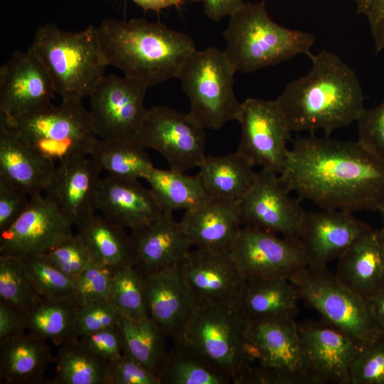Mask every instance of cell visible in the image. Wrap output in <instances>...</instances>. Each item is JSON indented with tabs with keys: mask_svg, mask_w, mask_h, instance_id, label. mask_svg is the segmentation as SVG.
I'll return each mask as SVG.
<instances>
[{
	"mask_svg": "<svg viewBox=\"0 0 384 384\" xmlns=\"http://www.w3.org/2000/svg\"><path fill=\"white\" fill-rule=\"evenodd\" d=\"M278 175L289 192L321 209L379 212L384 205V161L358 140L297 137Z\"/></svg>",
	"mask_w": 384,
	"mask_h": 384,
	"instance_id": "cell-1",
	"label": "cell"
},
{
	"mask_svg": "<svg viewBox=\"0 0 384 384\" xmlns=\"http://www.w3.org/2000/svg\"><path fill=\"white\" fill-rule=\"evenodd\" d=\"M311 68L289 82L276 101L291 132L321 130L325 136L358 120L364 96L353 71L336 54L311 55Z\"/></svg>",
	"mask_w": 384,
	"mask_h": 384,
	"instance_id": "cell-2",
	"label": "cell"
},
{
	"mask_svg": "<svg viewBox=\"0 0 384 384\" xmlns=\"http://www.w3.org/2000/svg\"><path fill=\"white\" fill-rule=\"evenodd\" d=\"M97 31L107 65L148 88L178 78L196 49L188 35L144 18H107L97 26Z\"/></svg>",
	"mask_w": 384,
	"mask_h": 384,
	"instance_id": "cell-3",
	"label": "cell"
},
{
	"mask_svg": "<svg viewBox=\"0 0 384 384\" xmlns=\"http://www.w3.org/2000/svg\"><path fill=\"white\" fill-rule=\"evenodd\" d=\"M176 348L240 384L248 366L247 321L235 302L196 303Z\"/></svg>",
	"mask_w": 384,
	"mask_h": 384,
	"instance_id": "cell-4",
	"label": "cell"
},
{
	"mask_svg": "<svg viewBox=\"0 0 384 384\" xmlns=\"http://www.w3.org/2000/svg\"><path fill=\"white\" fill-rule=\"evenodd\" d=\"M28 50L44 67L62 100L89 97L108 66L94 26L70 32L55 24L42 25Z\"/></svg>",
	"mask_w": 384,
	"mask_h": 384,
	"instance_id": "cell-5",
	"label": "cell"
},
{
	"mask_svg": "<svg viewBox=\"0 0 384 384\" xmlns=\"http://www.w3.org/2000/svg\"><path fill=\"white\" fill-rule=\"evenodd\" d=\"M225 52L236 71L252 73L289 60L297 55L310 57L316 37L275 23L264 1L245 3L230 16L223 31Z\"/></svg>",
	"mask_w": 384,
	"mask_h": 384,
	"instance_id": "cell-6",
	"label": "cell"
},
{
	"mask_svg": "<svg viewBox=\"0 0 384 384\" xmlns=\"http://www.w3.org/2000/svg\"><path fill=\"white\" fill-rule=\"evenodd\" d=\"M289 280L299 299L316 310L323 320L363 345L384 336L370 301L343 285L327 267L306 265Z\"/></svg>",
	"mask_w": 384,
	"mask_h": 384,
	"instance_id": "cell-7",
	"label": "cell"
},
{
	"mask_svg": "<svg viewBox=\"0 0 384 384\" xmlns=\"http://www.w3.org/2000/svg\"><path fill=\"white\" fill-rule=\"evenodd\" d=\"M236 70L225 50L196 49L178 78L190 102L189 113L205 128L218 129L237 120L241 103L235 94Z\"/></svg>",
	"mask_w": 384,
	"mask_h": 384,
	"instance_id": "cell-8",
	"label": "cell"
},
{
	"mask_svg": "<svg viewBox=\"0 0 384 384\" xmlns=\"http://www.w3.org/2000/svg\"><path fill=\"white\" fill-rule=\"evenodd\" d=\"M248 368L240 384H313L295 321H247Z\"/></svg>",
	"mask_w": 384,
	"mask_h": 384,
	"instance_id": "cell-9",
	"label": "cell"
},
{
	"mask_svg": "<svg viewBox=\"0 0 384 384\" xmlns=\"http://www.w3.org/2000/svg\"><path fill=\"white\" fill-rule=\"evenodd\" d=\"M205 129L189 112L156 105L147 109L134 142L159 152L170 169L186 172L206 156Z\"/></svg>",
	"mask_w": 384,
	"mask_h": 384,
	"instance_id": "cell-10",
	"label": "cell"
},
{
	"mask_svg": "<svg viewBox=\"0 0 384 384\" xmlns=\"http://www.w3.org/2000/svg\"><path fill=\"white\" fill-rule=\"evenodd\" d=\"M147 89L125 75H104L89 96V112L97 138L134 142L147 111Z\"/></svg>",
	"mask_w": 384,
	"mask_h": 384,
	"instance_id": "cell-11",
	"label": "cell"
},
{
	"mask_svg": "<svg viewBox=\"0 0 384 384\" xmlns=\"http://www.w3.org/2000/svg\"><path fill=\"white\" fill-rule=\"evenodd\" d=\"M236 121L241 127L237 151L255 167L279 174L287 157L292 132L276 100L245 99Z\"/></svg>",
	"mask_w": 384,
	"mask_h": 384,
	"instance_id": "cell-12",
	"label": "cell"
},
{
	"mask_svg": "<svg viewBox=\"0 0 384 384\" xmlns=\"http://www.w3.org/2000/svg\"><path fill=\"white\" fill-rule=\"evenodd\" d=\"M296 327L313 384H349L351 365L366 345L323 319Z\"/></svg>",
	"mask_w": 384,
	"mask_h": 384,
	"instance_id": "cell-13",
	"label": "cell"
},
{
	"mask_svg": "<svg viewBox=\"0 0 384 384\" xmlns=\"http://www.w3.org/2000/svg\"><path fill=\"white\" fill-rule=\"evenodd\" d=\"M301 201L290 196L277 173L261 169L252 186L240 200L242 225L299 239L306 213Z\"/></svg>",
	"mask_w": 384,
	"mask_h": 384,
	"instance_id": "cell-14",
	"label": "cell"
},
{
	"mask_svg": "<svg viewBox=\"0 0 384 384\" xmlns=\"http://www.w3.org/2000/svg\"><path fill=\"white\" fill-rule=\"evenodd\" d=\"M230 254L245 279H287L307 265L299 239L242 226Z\"/></svg>",
	"mask_w": 384,
	"mask_h": 384,
	"instance_id": "cell-15",
	"label": "cell"
},
{
	"mask_svg": "<svg viewBox=\"0 0 384 384\" xmlns=\"http://www.w3.org/2000/svg\"><path fill=\"white\" fill-rule=\"evenodd\" d=\"M73 225L45 196H31L21 215L0 233V255L23 258L46 253L74 235Z\"/></svg>",
	"mask_w": 384,
	"mask_h": 384,
	"instance_id": "cell-16",
	"label": "cell"
},
{
	"mask_svg": "<svg viewBox=\"0 0 384 384\" xmlns=\"http://www.w3.org/2000/svg\"><path fill=\"white\" fill-rule=\"evenodd\" d=\"M55 92L38 58L16 51L0 68V115L16 118L52 105Z\"/></svg>",
	"mask_w": 384,
	"mask_h": 384,
	"instance_id": "cell-17",
	"label": "cell"
},
{
	"mask_svg": "<svg viewBox=\"0 0 384 384\" xmlns=\"http://www.w3.org/2000/svg\"><path fill=\"white\" fill-rule=\"evenodd\" d=\"M353 213L325 209L306 211L299 240L307 265L327 267L373 228Z\"/></svg>",
	"mask_w": 384,
	"mask_h": 384,
	"instance_id": "cell-18",
	"label": "cell"
},
{
	"mask_svg": "<svg viewBox=\"0 0 384 384\" xmlns=\"http://www.w3.org/2000/svg\"><path fill=\"white\" fill-rule=\"evenodd\" d=\"M178 267L198 304L235 302L245 281L230 252L195 247Z\"/></svg>",
	"mask_w": 384,
	"mask_h": 384,
	"instance_id": "cell-19",
	"label": "cell"
},
{
	"mask_svg": "<svg viewBox=\"0 0 384 384\" xmlns=\"http://www.w3.org/2000/svg\"><path fill=\"white\" fill-rule=\"evenodd\" d=\"M101 172L90 156L60 161L45 191V197L78 226L96 213Z\"/></svg>",
	"mask_w": 384,
	"mask_h": 384,
	"instance_id": "cell-20",
	"label": "cell"
},
{
	"mask_svg": "<svg viewBox=\"0 0 384 384\" xmlns=\"http://www.w3.org/2000/svg\"><path fill=\"white\" fill-rule=\"evenodd\" d=\"M0 120L23 139L94 144L97 139L89 110L80 100H61L58 105H50L16 118L0 115Z\"/></svg>",
	"mask_w": 384,
	"mask_h": 384,
	"instance_id": "cell-21",
	"label": "cell"
},
{
	"mask_svg": "<svg viewBox=\"0 0 384 384\" xmlns=\"http://www.w3.org/2000/svg\"><path fill=\"white\" fill-rule=\"evenodd\" d=\"M143 279L149 317L168 337L174 339L182 331L196 304L178 264Z\"/></svg>",
	"mask_w": 384,
	"mask_h": 384,
	"instance_id": "cell-22",
	"label": "cell"
},
{
	"mask_svg": "<svg viewBox=\"0 0 384 384\" xmlns=\"http://www.w3.org/2000/svg\"><path fill=\"white\" fill-rule=\"evenodd\" d=\"M130 235L134 249V267L142 277L178 264L193 247L171 211L164 210L154 220Z\"/></svg>",
	"mask_w": 384,
	"mask_h": 384,
	"instance_id": "cell-23",
	"label": "cell"
},
{
	"mask_svg": "<svg viewBox=\"0 0 384 384\" xmlns=\"http://www.w3.org/2000/svg\"><path fill=\"white\" fill-rule=\"evenodd\" d=\"M96 206L102 216L131 232L149 224L163 213L151 190L139 180L110 175L100 179Z\"/></svg>",
	"mask_w": 384,
	"mask_h": 384,
	"instance_id": "cell-24",
	"label": "cell"
},
{
	"mask_svg": "<svg viewBox=\"0 0 384 384\" xmlns=\"http://www.w3.org/2000/svg\"><path fill=\"white\" fill-rule=\"evenodd\" d=\"M180 221L193 247L230 252L242 227L240 201L211 196Z\"/></svg>",
	"mask_w": 384,
	"mask_h": 384,
	"instance_id": "cell-25",
	"label": "cell"
},
{
	"mask_svg": "<svg viewBox=\"0 0 384 384\" xmlns=\"http://www.w3.org/2000/svg\"><path fill=\"white\" fill-rule=\"evenodd\" d=\"M338 279L369 299L384 292V234L373 228L357 239L338 259Z\"/></svg>",
	"mask_w": 384,
	"mask_h": 384,
	"instance_id": "cell-26",
	"label": "cell"
},
{
	"mask_svg": "<svg viewBox=\"0 0 384 384\" xmlns=\"http://www.w3.org/2000/svg\"><path fill=\"white\" fill-rule=\"evenodd\" d=\"M55 162L30 146L0 120V178L23 190L30 197L48 187Z\"/></svg>",
	"mask_w": 384,
	"mask_h": 384,
	"instance_id": "cell-27",
	"label": "cell"
},
{
	"mask_svg": "<svg viewBox=\"0 0 384 384\" xmlns=\"http://www.w3.org/2000/svg\"><path fill=\"white\" fill-rule=\"evenodd\" d=\"M299 294L287 279H245L235 303L247 321H295Z\"/></svg>",
	"mask_w": 384,
	"mask_h": 384,
	"instance_id": "cell-28",
	"label": "cell"
},
{
	"mask_svg": "<svg viewBox=\"0 0 384 384\" xmlns=\"http://www.w3.org/2000/svg\"><path fill=\"white\" fill-rule=\"evenodd\" d=\"M46 341L24 331L0 341V378L6 384L46 383L43 374L53 361Z\"/></svg>",
	"mask_w": 384,
	"mask_h": 384,
	"instance_id": "cell-29",
	"label": "cell"
},
{
	"mask_svg": "<svg viewBox=\"0 0 384 384\" xmlns=\"http://www.w3.org/2000/svg\"><path fill=\"white\" fill-rule=\"evenodd\" d=\"M88 247L92 262L114 272L134 266V249L126 229L96 213L76 226Z\"/></svg>",
	"mask_w": 384,
	"mask_h": 384,
	"instance_id": "cell-30",
	"label": "cell"
},
{
	"mask_svg": "<svg viewBox=\"0 0 384 384\" xmlns=\"http://www.w3.org/2000/svg\"><path fill=\"white\" fill-rule=\"evenodd\" d=\"M198 167L208 193L228 199L240 201L257 175L255 166L238 151L223 156H206Z\"/></svg>",
	"mask_w": 384,
	"mask_h": 384,
	"instance_id": "cell-31",
	"label": "cell"
},
{
	"mask_svg": "<svg viewBox=\"0 0 384 384\" xmlns=\"http://www.w3.org/2000/svg\"><path fill=\"white\" fill-rule=\"evenodd\" d=\"M80 306L75 297H41L24 313L26 331L59 346L78 339L76 323Z\"/></svg>",
	"mask_w": 384,
	"mask_h": 384,
	"instance_id": "cell-32",
	"label": "cell"
},
{
	"mask_svg": "<svg viewBox=\"0 0 384 384\" xmlns=\"http://www.w3.org/2000/svg\"><path fill=\"white\" fill-rule=\"evenodd\" d=\"M144 179L149 184L163 211L192 210L211 197L199 174L191 176L171 169L154 166Z\"/></svg>",
	"mask_w": 384,
	"mask_h": 384,
	"instance_id": "cell-33",
	"label": "cell"
},
{
	"mask_svg": "<svg viewBox=\"0 0 384 384\" xmlns=\"http://www.w3.org/2000/svg\"><path fill=\"white\" fill-rule=\"evenodd\" d=\"M119 326L123 353L159 377L168 353L163 329L150 317L134 320L122 316Z\"/></svg>",
	"mask_w": 384,
	"mask_h": 384,
	"instance_id": "cell-34",
	"label": "cell"
},
{
	"mask_svg": "<svg viewBox=\"0 0 384 384\" xmlns=\"http://www.w3.org/2000/svg\"><path fill=\"white\" fill-rule=\"evenodd\" d=\"M90 156L102 171L119 178L144 179L154 167L145 149L134 142L97 138Z\"/></svg>",
	"mask_w": 384,
	"mask_h": 384,
	"instance_id": "cell-35",
	"label": "cell"
},
{
	"mask_svg": "<svg viewBox=\"0 0 384 384\" xmlns=\"http://www.w3.org/2000/svg\"><path fill=\"white\" fill-rule=\"evenodd\" d=\"M53 361L55 377L48 384H106L108 361L73 339L60 346Z\"/></svg>",
	"mask_w": 384,
	"mask_h": 384,
	"instance_id": "cell-36",
	"label": "cell"
},
{
	"mask_svg": "<svg viewBox=\"0 0 384 384\" xmlns=\"http://www.w3.org/2000/svg\"><path fill=\"white\" fill-rule=\"evenodd\" d=\"M41 298L28 277L23 260L0 255V302L24 314Z\"/></svg>",
	"mask_w": 384,
	"mask_h": 384,
	"instance_id": "cell-37",
	"label": "cell"
},
{
	"mask_svg": "<svg viewBox=\"0 0 384 384\" xmlns=\"http://www.w3.org/2000/svg\"><path fill=\"white\" fill-rule=\"evenodd\" d=\"M109 300L124 317L134 320L149 317L144 279L133 265L123 267L114 273Z\"/></svg>",
	"mask_w": 384,
	"mask_h": 384,
	"instance_id": "cell-38",
	"label": "cell"
},
{
	"mask_svg": "<svg viewBox=\"0 0 384 384\" xmlns=\"http://www.w3.org/2000/svg\"><path fill=\"white\" fill-rule=\"evenodd\" d=\"M161 384H230L224 375L174 347L159 374Z\"/></svg>",
	"mask_w": 384,
	"mask_h": 384,
	"instance_id": "cell-39",
	"label": "cell"
},
{
	"mask_svg": "<svg viewBox=\"0 0 384 384\" xmlns=\"http://www.w3.org/2000/svg\"><path fill=\"white\" fill-rule=\"evenodd\" d=\"M21 259L33 288L41 297H75L74 280L54 267L44 253Z\"/></svg>",
	"mask_w": 384,
	"mask_h": 384,
	"instance_id": "cell-40",
	"label": "cell"
},
{
	"mask_svg": "<svg viewBox=\"0 0 384 384\" xmlns=\"http://www.w3.org/2000/svg\"><path fill=\"white\" fill-rule=\"evenodd\" d=\"M44 254L54 267L73 280L92 262L88 247L78 233Z\"/></svg>",
	"mask_w": 384,
	"mask_h": 384,
	"instance_id": "cell-41",
	"label": "cell"
},
{
	"mask_svg": "<svg viewBox=\"0 0 384 384\" xmlns=\"http://www.w3.org/2000/svg\"><path fill=\"white\" fill-rule=\"evenodd\" d=\"M349 384H384V336L366 345L353 361Z\"/></svg>",
	"mask_w": 384,
	"mask_h": 384,
	"instance_id": "cell-42",
	"label": "cell"
},
{
	"mask_svg": "<svg viewBox=\"0 0 384 384\" xmlns=\"http://www.w3.org/2000/svg\"><path fill=\"white\" fill-rule=\"evenodd\" d=\"M122 315L109 299L80 304L76 323L78 338L111 326H119Z\"/></svg>",
	"mask_w": 384,
	"mask_h": 384,
	"instance_id": "cell-43",
	"label": "cell"
},
{
	"mask_svg": "<svg viewBox=\"0 0 384 384\" xmlns=\"http://www.w3.org/2000/svg\"><path fill=\"white\" fill-rule=\"evenodd\" d=\"M111 270L92 262L75 279V298L80 304L109 299L114 275Z\"/></svg>",
	"mask_w": 384,
	"mask_h": 384,
	"instance_id": "cell-44",
	"label": "cell"
},
{
	"mask_svg": "<svg viewBox=\"0 0 384 384\" xmlns=\"http://www.w3.org/2000/svg\"><path fill=\"white\" fill-rule=\"evenodd\" d=\"M106 384H161L160 378L122 353L108 361Z\"/></svg>",
	"mask_w": 384,
	"mask_h": 384,
	"instance_id": "cell-45",
	"label": "cell"
},
{
	"mask_svg": "<svg viewBox=\"0 0 384 384\" xmlns=\"http://www.w3.org/2000/svg\"><path fill=\"white\" fill-rule=\"evenodd\" d=\"M356 123L358 140L384 161V100L365 109Z\"/></svg>",
	"mask_w": 384,
	"mask_h": 384,
	"instance_id": "cell-46",
	"label": "cell"
},
{
	"mask_svg": "<svg viewBox=\"0 0 384 384\" xmlns=\"http://www.w3.org/2000/svg\"><path fill=\"white\" fill-rule=\"evenodd\" d=\"M79 340L93 353L106 361H112L123 353V342L119 326L83 335Z\"/></svg>",
	"mask_w": 384,
	"mask_h": 384,
	"instance_id": "cell-47",
	"label": "cell"
},
{
	"mask_svg": "<svg viewBox=\"0 0 384 384\" xmlns=\"http://www.w3.org/2000/svg\"><path fill=\"white\" fill-rule=\"evenodd\" d=\"M29 201L26 192L0 178V233L21 215Z\"/></svg>",
	"mask_w": 384,
	"mask_h": 384,
	"instance_id": "cell-48",
	"label": "cell"
},
{
	"mask_svg": "<svg viewBox=\"0 0 384 384\" xmlns=\"http://www.w3.org/2000/svg\"><path fill=\"white\" fill-rule=\"evenodd\" d=\"M356 11L369 23L376 53L384 50V0H354Z\"/></svg>",
	"mask_w": 384,
	"mask_h": 384,
	"instance_id": "cell-49",
	"label": "cell"
},
{
	"mask_svg": "<svg viewBox=\"0 0 384 384\" xmlns=\"http://www.w3.org/2000/svg\"><path fill=\"white\" fill-rule=\"evenodd\" d=\"M26 331L24 314L0 302V341Z\"/></svg>",
	"mask_w": 384,
	"mask_h": 384,
	"instance_id": "cell-50",
	"label": "cell"
},
{
	"mask_svg": "<svg viewBox=\"0 0 384 384\" xmlns=\"http://www.w3.org/2000/svg\"><path fill=\"white\" fill-rule=\"evenodd\" d=\"M244 4L243 0H203V8L210 20L218 22L224 17L230 16Z\"/></svg>",
	"mask_w": 384,
	"mask_h": 384,
	"instance_id": "cell-51",
	"label": "cell"
},
{
	"mask_svg": "<svg viewBox=\"0 0 384 384\" xmlns=\"http://www.w3.org/2000/svg\"><path fill=\"white\" fill-rule=\"evenodd\" d=\"M144 11H160L174 6L177 9L183 6L186 0H132Z\"/></svg>",
	"mask_w": 384,
	"mask_h": 384,
	"instance_id": "cell-52",
	"label": "cell"
},
{
	"mask_svg": "<svg viewBox=\"0 0 384 384\" xmlns=\"http://www.w3.org/2000/svg\"><path fill=\"white\" fill-rule=\"evenodd\" d=\"M375 318L384 332V292L368 299Z\"/></svg>",
	"mask_w": 384,
	"mask_h": 384,
	"instance_id": "cell-53",
	"label": "cell"
},
{
	"mask_svg": "<svg viewBox=\"0 0 384 384\" xmlns=\"http://www.w3.org/2000/svg\"><path fill=\"white\" fill-rule=\"evenodd\" d=\"M379 213L381 215L382 222H383V225H382L381 230H382V231H383V233L384 234V205L383 206L381 209L379 210Z\"/></svg>",
	"mask_w": 384,
	"mask_h": 384,
	"instance_id": "cell-54",
	"label": "cell"
}]
</instances>
